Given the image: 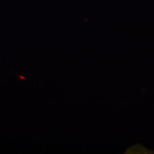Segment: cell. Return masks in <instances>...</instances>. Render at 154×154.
Here are the masks:
<instances>
[]
</instances>
